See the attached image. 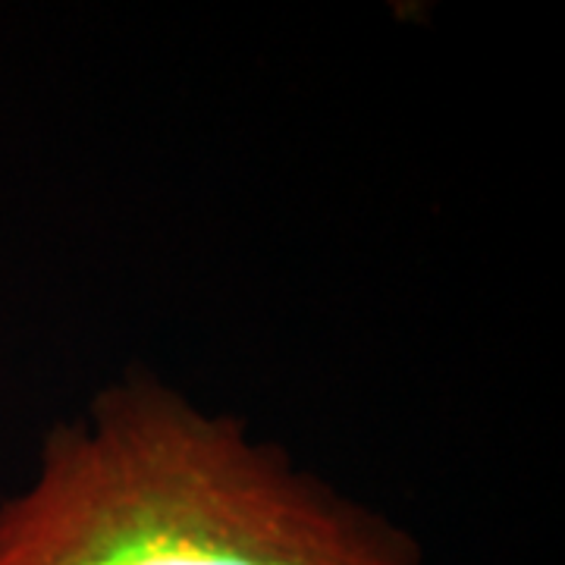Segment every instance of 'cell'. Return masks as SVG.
<instances>
[{
	"instance_id": "6da1fadb",
	"label": "cell",
	"mask_w": 565,
	"mask_h": 565,
	"mask_svg": "<svg viewBox=\"0 0 565 565\" xmlns=\"http://www.w3.org/2000/svg\"><path fill=\"white\" fill-rule=\"evenodd\" d=\"M0 565H427L381 509L343 493L132 364L41 437L0 503Z\"/></svg>"
}]
</instances>
